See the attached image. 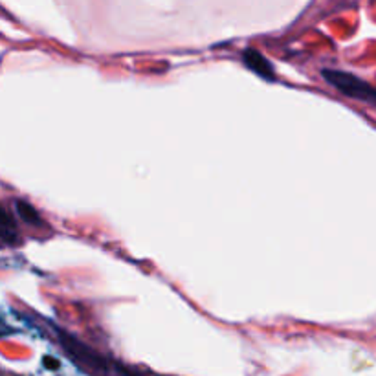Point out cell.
<instances>
[{
  "label": "cell",
  "instance_id": "3957f363",
  "mask_svg": "<svg viewBox=\"0 0 376 376\" xmlns=\"http://www.w3.org/2000/svg\"><path fill=\"white\" fill-rule=\"evenodd\" d=\"M15 210H17L18 217H21L22 220L26 224H31V226H44V222L41 220L39 213L36 211V208L30 206L28 202H22V200H17L15 202Z\"/></svg>",
  "mask_w": 376,
  "mask_h": 376
},
{
  "label": "cell",
  "instance_id": "277c9868",
  "mask_svg": "<svg viewBox=\"0 0 376 376\" xmlns=\"http://www.w3.org/2000/svg\"><path fill=\"white\" fill-rule=\"evenodd\" d=\"M0 235H2V241L6 242V245H11V242H15V239H17V226H15L14 219H11V215H9V211L2 210V222H0Z\"/></svg>",
  "mask_w": 376,
  "mask_h": 376
},
{
  "label": "cell",
  "instance_id": "6da1fadb",
  "mask_svg": "<svg viewBox=\"0 0 376 376\" xmlns=\"http://www.w3.org/2000/svg\"><path fill=\"white\" fill-rule=\"evenodd\" d=\"M321 74L327 79L328 85H333L343 96H349L353 100L363 101V103L376 107V88L365 83L363 79L356 77L353 74H347L343 70H323Z\"/></svg>",
  "mask_w": 376,
  "mask_h": 376
},
{
  "label": "cell",
  "instance_id": "7a4b0ae2",
  "mask_svg": "<svg viewBox=\"0 0 376 376\" xmlns=\"http://www.w3.org/2000/svg\"><path fill=\"white\" fill-rule=\"evenodd\" d=\"M242 61H245V65L248 66L249 70H254L255 74L261 75V77L276 79V74H274V66H272L267 57L261 55L257 50H254V48L245 50V53H242Z\"/></svg>",
  "mask_w": 376,
  "mask_h": 376
}]
</instances>
